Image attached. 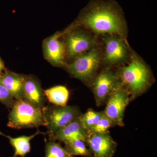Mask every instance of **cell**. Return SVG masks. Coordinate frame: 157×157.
Here are the masks:
<instances>
[{
    "label": "cell",
    "mask_w": 157,
    "mask_h": 157,
    "mask_svg": "<svg viewBox=\"0 0 157 157\" xmlns=\"http://www.w3.org/2000/svg\"><path fill=\"white\" fill-rule=\"evenodd\" d=\"M96 45L95 40L89 34L78 31L72 32L66 37V53L69 57H76L94 48Z\"/></svg>",
    "instance_id": "8"
},
{
    "label": "cell",
    "mask_w": 157,
    "mask_h": 157,
    "mask_svg": "<svg viewBox=\"0 0 157 157\" xmlns=\"http://www.w3.org/2000/svg\"><path fill=\"white\" fill-rule=\"evenodd\" d=\"M84 141L79 139H75L65 143V148L72 155L91 157V152L86 147Z\"/></svg>",
    "instance_id": "17"
},
{
    "label": "cell",
    "mask_w": 157,
    "mask_h": 157,
    "mask_svg": "<svg viewBox=\"0 0 157 157\" xmlns=\"http://www.w3.org/2000/svg\"><path fill=\"white\" fill-rule=\"evenodd\" d=\"M101 60V55L98 48H92L76 57L72 63L67 66L68 72L82 81L90 79L98 70Z\"/></svg>",
    "instance_id": "5"
},
{
    "label": "cell",
    "mask_w": 157,
    "mask_h": 157,
    "mask_svg": "<svg viewBox=\"0 0 157 157\" xmlns=\"http://www.w3.org/2000/svg\"><path fill=\"white\" fill-rule=\"evenodd\" d=\"M11 108L8 127L20 129L47 126L42 108L34 107L24 99L16 100Z\"/></svg>",
    "instance_id": "3"
},
{
    "label": "cell",
    "mask_w": 157,
    "mask_h": 157,
    "mask_svg": "<svg viewBox=\"0 0 157 157\" xmlns=\"http://www.w3.org/2000/svg\"><path fill=\"white\" fill-rule=\"evenodd\" d=\"M93 157H98L96 156H95V155H94V156H93Z\"/></svg>",
    "instance_id": "23"
},
{
    "label": "cell",
    "mask_w": 157,
    "mask_h": 157,
    "mask_svg": "<svg viewBox=\"0 0 157 157\" xmlns=\"http://www.w3.org/2000/svg\"><path fill=\"white\" fill-rule=\"evenodd\" d=\"M91 152L98 157H113L117 147V143L109 132L103 134L90 133L86 140Z\"/></svg>",
    "instance_id": "9"
},
{
    "label": "cell",
    "mask_w": 157,
    "mask_h": 157,
    "mask_svg": "<svg viewBox=\"0 0 157 157\" xmlns=\"http://www.w3.org/2000/svg\"><path fill=\"white\" fill-rule=\"evenodd\" d=\"M23 99L37 108L44 107L46 98L44 92L39 82L33 76H24Z\"/></svg>",
    "instance_id": "12"
},
{
    "label": "cell",
    "mask_w": 157,
    "mask_h": 157,
    "mask_svg": "<svg viewBox=\"0 0 157 157\" xmlns=\"http://www.w3.org/2000/svg\"><path fill=\"white\" fill-rule=\"evenodd\" d=\"M93 84V92L98 106L104 104L113 93L123 85L118 75L107 70L96 76Z\"/></svg>",
    "instance_id": "6"
},
{
    "label": "cell",
    "mask_w": 157,
    "mask_h": 157,
    "mask_svg": "<svg viewBox=\"0 0 157 157\" xmlns=\"http://www.w3.org/2000/svg\"><path fill=\"white\" fill-rule=\"evenodd\" d=\"M79 118L59 130L50 138L51 140H57L65 143L70 140L79 139L85 142L89 132L82 126Z\"/></svg>",
    "instance_id": "13"
},
{
    "label": "cell",
    "mask_w": 157,
    "mask_h": 157,
    "mask_svg": "<svg viewBox=\"0 0 157 157\" xmlns=\"http://www.w3.org/2000/svg\"><path fill=\"white\" fill-rule=\"evenodd\" d=\"M59 34H55L45 39L43 44L45 58L56 67H62L65 64L66 48L65 44L59 40Z\"/></svg>",
    "instance_id": "11"
},
{
    "label": "cell",
    "mask_w": 157,
    "mask_h": 157,
    "mask_svg": "<svg viewBox=\"0 0 157 157\" xmlns=\"http://www.w3.org/2000/svg\"><path fill=\"white\" fill-rule=\"evenodd\" d=\"M47 125V133L51 138L57 132L80 117L81 114L74 106H48L42 108Z\"/></svg>",
    "instance_id": "4"
},
{
    "label": "cell",
    "mask_w": 157,
    "mask_h": 157,
    "mask_svg": "<svg viewBox=\"0 0 157 157\" xmlns=\"http://www.w3.org/2000/svg\"><path fill=\"white\" fill-rule=\"evenodd\" d=\"M104 59L107 64H117L124 62L128 55V47L121 36L110 35L104 39Z\"/></svg>",
    "instance_id": "10"
},
{
    "label": "cell",
    "mask_w": 157,
    "mask_h": 157,
    "mask_svg": "<svg viewBox=\"0 0 157 157\" xmlns=\"http://www.w3.org/2000/svg\"><path fill=\"white\" fill-rule=\"evenodd\" d=\"M131 99V94L122 85L110 95L107 101L104 114L113 122L114 125L123 127L124 114Z\"/></svg>",
    "instance_id": "7"
},
{
    "label": "cell",
    "mask_w": 157,
    "mask_h": 157,
    "mask_svg": "<svg viewBox=\"0 0 157 157\" xmlns=\"http://www.w3.org/2000/svg\"><path fill=\"white\" fill-rule=\"evenodd\" d=\"M78 24L97 34L124 36L126 25L120 9L113 2H91L78 18Z\"/></svg>",
    "instance_id": "1"
},
{
    "label": "cell",
    "mask_w": 157,
    "mask_h": 157,
    "mask_svg": "<svg viewBox=\"0 0 157 157\" xmlns=\"http://www.w3.org/2000/svg\"><path fill=\"white\" fill-rule=\"evenodd\" d=\"M14 101V97L0 82V102L8 108H11Z\"/></svg>",
    "instance_id": "21"
},
{
    "label": "cell",
    "mask_w": 157,
    "mask_h": 157,
    "mask_svg": "<svg viewBox=\"0 0 157 157\" xmlns=\"http://www.w3.org/2000/svg\"><path fill=\"white\" fill-rule=\"evenodd\" d=\"M119 77L132 95L131 98L143 94L148 88L151 80L148 68L136 57L132 58L128 65L121 69Z\"/></svg>",
    "instance_id": "2"
},
{
    "label": "cell",
    "mask_w": 157,
    "mask_h": 157,
    "mask_svg": "<svg viewBox=\"0 0 157 157\" xmlns=\"http://www.w3.org/2000/svg\"><path fill=\"white\" fill-rule=\"evenodd\" d=\"M113 125H114V124L113 122L104 113L100 120L90 130L89 133L92 134L108 133L109 132L108 130L109 128Z\"/></svg>",
    "instance_id": "20"
},
{
    "label": "cell",
    "mask_w": 157,
    "mask_h": 157,
    "mask_svg": "<svg viewBox=\"0 0 157 157\" xmlns=\"http://www.w3.org/2000/svg\"><path fill=\"white\" fill-rule=\"evenodd\" d=\"M6 70L4 62H3L2 59H1V58L0 57V77L2 76Z\"/></svg>",
    "instance_id": "22"
},
{
    "label": "cell",
    "mask_w": 157,
    "mask_h": 157,
    "mask_svg": "<svg viewBox=\"0 0 157 157\" xmlns=\"http://www.w3.org/2000/svg\"><path fill=\"white\" fill-rule=\"evenodd\" d=\"M104 114L103 112H97L93 109H89L84 114H81L79 117V120L82 126L89 132Z\"/></svg>",
    "instance_id": "19"
},
{
    "label": "cell",
    "mask_w": 157,
    "mask_h": 157,
    "mask_svg": "<svg viewBox=\"0 0 157 157\" xmlns=\"http://www.w3.org/2000/svg\"><path fill=\"white\" fill-rule=\"evenodd\" d=\"M0 82L16 100L23 98L24 76L6 70L0 77Z\"/></svg>",
    "instance_id": "14"
},
{
    "label": "cell",
    "mask_w": 157,
    "mask_h": 157,
    "mask_svg": "<svg viewBox=\"0 0 157 157\" xmlns=\"http://www.w3.org/2000/svg\"><path fill=\"white\" fill-rule=\"evenodd\" d=\"M44 134L45 133L44 132H41L38 130L35 134L30 136H21L17 137H12L0 132V135L8 138L10 144L14 147V153L13 156L11 157H25L26 155L30 152L31 140L37 135Z\"/></svg>",
    "instance_id": "15"
},
{
    "label": "cell",
    "mask_w": 157,
    "mask_h": 157,
    "mask_svg": "<svg viewBox=\"0 0 157 157\" xmlns=\"http://www.w3.org/2000/svg\"><path fill=\"white\" fill-rule=\"evenodd\" d=\"M0 157H2L0 156Z\"/></svg>",
    "instance_id": "24"
},
{
    "label": "cell",
    "mask_w": 157,
    "mask_h": 157,
    "mask_svg": "<svg viewBox=\"0 0 157 157\" xmlns=\"http://www.w3.org/2000/svg\"><path fill=\"white\" fill-rule=\"evenodd\" d=\"M45 98L49 102L56 106H67L69 97V92L67 87L63 86H56L45 90Z\"/></svg>",
    "instance_id": "16"
},
{
    "label": "cell",
    "mask_w": 157,
    "mask_h": 157,
    "mask_svg": "<svg viewBox=\"0 0 157 157\" xmlns=\"http://www.w3.org/2000/svg\"><path fill=\"white\" fill-rule=\"evenodd\" d=\"M45 157H73L60 144L50 140L45 144Z\"/></svg>",
    "instance_id": "18"
}]
</instances>
